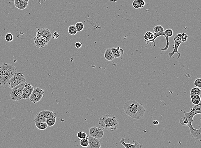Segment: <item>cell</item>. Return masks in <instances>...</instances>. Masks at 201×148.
Listing matches in <instances>:
<instances>
[{"label": "cell", "instance_id": "obj_1", "mask_svg": "<svg viewBox=\"0 0 201 148\" xmlns=\"http://www.w3.org/2000/svg\"><path fill=\"white\" fill-rule=\"evenodd\" d=\"M124 112L132 118L139 120L144 116L146 110L142 105L136 100H130L124 104Z\"/></svg>", "mask_w": 201, "mask_h": 148}, {"label": "cell", "instance_id": "obj_2", "mask_svg": "<svg viewBox=\"0 0 201 148\" xmlns=\"http://www.w3.org/2000/svg\"><path fill=\"white\" fill-rule=\"evenodd\" d=\"M98 124L102 129L114 131L116 130L119 127V122L114 115L107 114L99 118Z\"/></svg>", "mask_w": 201, "mask_h": 148}, {"label": "cell", "instance_id": "obj_3", "mask_svg": "<svg viewBox=\"0 0 201 148\" xmlns=\"http://www.w3.org/2000/svg\"><path fill=\"white\" fill-rule=\"evenodd\" d=\"M4 65L5 66L2 75L1 86H4L17 71L16 68L11 64L5 63Z\"/></svg>", "mask_w": 201, "mask_h": 148}, {"label": "cell", "instance_id": "obj_4", "mask_svg": "<svg viewBox=\"0 0 201 148\" xmlns=\"http://www.w3.org/2000/svg\"><path fill=\"white\" fill-rule=\"evenodd\" d=\"M26 79L22 73H15L14 75L12 76V77L8 81V87L10 89L13 88L18 85L22 83L26 82Z\"/></svg>", "mask_w": 201, "mask_h": 148}, {"label": "cell", "instance_id": "obj_5", "mask_svg": "<svg viewBox=\"0 0 201 148\" xmlns=\"http://www.w3.org/2000/svg\"><path fill=\"white\" fill-rule=\"evenodd\" d=\"M26 82L22 83L11 89L10 91V97L11 99L13 101H18L22 99V94L23 90L25 84L26 83Z\"/></svg>", "mask_w": 201, "mask_h": 148}, {"label": "cell", "instance_id": "obj_6", "mask_svg": "<svg viewBox=\"0 0 201 148\" xmlns=\"http://www.w3.org/2000/svg\"><path fill=\"white\" fill-rule=\"evenodd\" d=\"M44 95L45 92L44 90L39 87L35 88L30 96V100L34 104H36L44 97Z\"/></svg>", "mask_w": 201, "mask_h": 148}, {"label": "cell", "instance_id": "obj_7", "mask_svg": "<svg viewBox=\"0 0 201 148\" xmlns=\"http://www.w3.org/2000/svg\"><path fill=\"white\" fill-rule=\"evenodd\" d=\"M184 115L188 119V123L192 124L193 121V117L196 114H201V105L199 104L195 105L190 109V111L189 112L184 111Z\"/></svg>", "mask_w": 201, "mask_h": 148}, {"label": "cell", "instance_id": "obj_8", "mask_svg": "<svg viewBox=\"0 0 201 148\" xmlns=\"http://www.w3.org/2000/svg\"><path fill=\"white\" fill-rule=\"evenodd\" d=\"M103 129L100 127H91L89 130V134L90 136L95 138L100 139L102 138L103 135H104V131Z\"/></svg>", "mask_w": 201, "mask_h": 148}, {"label": "cell", "instance_id": "obj_9", "mask_svg": "<svg viewBox=\"0 0 201 148\" xmlns=\"http://www.w3.org/2000/svg\"><path fill=\"white\" fill-rule=\"evenodd\" d=\"M36 35H37V37H45L49 41L52 39V33L48 29L45 28L37 29L36 31Z\"/></svg>", "mask_w": 201, "mask_h": 148}, {"label": "cell", "instance_id": "obj_10", "mask_svg": "<svg viewBox=\"0 0 201 148\" xmlns=\"http://www.w3.org/2000/svg\"><path fill=\"white\" fill-rule=\"evenodd\" d=\"M187 126L189 127L190 134L192 138L195 139L199 140L200 141H201V128L199 129H196L193 128L192 126V124L188 123Z\"/></svg>", "mask_w": 201, "mask_h": 148}, {"label": "cell", "instance_id": "obj_11", "mask_svg": "<svg viewBox=\"0 0 201 148\" xmlns=\"http://www.w3.org/2000/svg\"><path fill=\"white\" fill-rule=\"evenodd\" d=\"M34 42L38 48H42L47 45L49 41L45 37L36 36L34 39Z\"/></svg>", "mask_w": 201, "mask_h": 148}, {"label": "cell", "instance_id": "obj_12", "mask_svg": "<svg viewBox=\"0 0 201 148\" xmlns=\"http://www.w3.org/2000/svg\"><path fill=\"white\" fill-rule=\"evenodd\" d=\"M34 88L33 86L31 85L29 83H26L25 84L23 90L22 94V98L23 99L29 98Z\"/></svg>", "mask_w": 201, "mask_h": 148}, {"label": "cell", "instance_id": "obj_13", "mask_svg": "<svg viewBox=\"0 0 201 148\" xmlns=\"http://www.w3.org/2000/svg\"><path fill=\"white\" fill-rule=\"evenodd\" d=\"M89 145L88 148H100L101 147V143L98 139L95 138L92 136H88Z\"/></svg>", "mask_w": 201, "mask_h": 148}, {"label": "cell", "instance_id": "obj_14", "mask_svg": "<svg viewBox=\"0 0 201 148\" xmlns=\"http://www.w3.org/2000/svg\"><path fill=\"white\" fill-rule=\"evenodd\" d=\"M126 139L124 138H122L121 140H120V143L122 144V145L124 146V147L126 148H141L143 147L144 146V145L140 143L137 141L133 140L135 143L134 144H132L131 143H127L124 142V141L126 140Z\"/></svg>", "mask_w": 201, "mask_h": 148}, {"label": "cell", "instance_id": "obj_15", "mask_svg": "<svg viewBox=\"0 0 201 148\" xmlns=\"http://www.w3.org/2000/svg\"><path fill=\"white\" fill-rule=\"evenodd\" d=\"M174 47L173 50V52H172L169 53V57L171 58L173 56V55L174 54L176 53L178 54V57H177V59H178L180 57V56H181V54H180V53L178 51V49H179V46H180V45L181 44V41H179V40H177V39H175V38L174 39Z\"/></svg>", "mask_w": 201, "mask_h": 148}, {"label": "cell", "instance_id": "obj_16", "mask_svg": "<svg viewBox=\"0 0 201 148\" xmlns=\"http://www.w3.org/2000/svg\"><path fill=\"white\" fill-rule=\"evenodd\" d=\"M154 39H152V40H151L149 41V43L151 42H153L154 44V47L156 46V43H155V39H156V38L159 37V36H163L165 37L166 39V45L165 47L161 49V50L162 51H166L168 49L169 47V39L168 38H167L166 37L165 35L164 34V32L163 33H162V34H157V33H154Z\"/></svg>", "mask_w": 201, "mask_h": 148}, {"label": "cell", "instance_id": "obj_17", "mask_svg": "<svg viewBox=\"0 0 201 148\" xmlns=\"http://www.w3.org/2000/svg\"><path fill=\"white\" fill-rule=\"evenodd\" d=\"M14 5L18 9L23 10L28 8V2H24L22 0H14Z\"/></svg>", "mask_w": 201, "mask_h": 148}, {"label": "cell", "instance_id": "obj_18", "mask_svg": "<svg viewBox=\"0 0 201 148\" xmlns=\"http://www.w3.org/2000/svg\"><path fill=\"white\" fill-rule=\"evenodd\" d=\"M111 49L112 53L113 54L115 58H118L120 57L122 55L124 54V51L123 49L120 48L119 47H112L111 48Z\"/></svg>", "mask_w": 201, "mask_h": 148}, {"label": "cell", "instance_id": "obj_19", "mask_svg": "<svg viewBox=\"0 0 201 148\" xmlns=\"http://www.w3.org/2000/svg\"><path fill=\"white\" fill-rule=\"evenodd\" d=\"M38 113L41 114V115L43 116L46 119L49 118L51 117H56V114L53 111H42L39 112Z\"/></svg>", "mask_w": 201, "mask_h": 148}, {"label": "cell", "instance_id": "obj_20", "mask_svg": "<svg viewBox=\"0 0 201 148\" xmlns=\"http://www.w3.org/2000/svg\"><path fill=\"white\" fill-rule=\"evenodd\" d=\"M104 57L107 60L112 61L114 60L115 57L111 49H107L105 52Z\"/></svg>", "mask_w": 201, "mask_h": 148}, {"label": "cell", "instance_id": "obj_21", "mask_svg": "<svg viewBox=\"0 0 201 148\" xmlns=\"http://www.w3.org/2000/svg\"><path fill=\"white\" fill-rule=\"evenodd\" d=\"M188 36L186 34L184 33L177 34L175 37V39L181 41V43L185 42L188 39Z\"/></svg>", "mask_w": 201, "mask_h": 148}, {"label": "cell", "instance_id": "obj_22", "mask_svg": "<svg viewBox=\"0 0 201 148\" xmlns=\"http://www.w3.org/2000/svg\"><path fill=\"white\" fill-rule=\"evenodd\" d=\"M144 39L146 44H149V41L152 40L154 38V33L152 32H147L144 35Z\"/></svg>", "mask_w": 201, "mask_h": 148}, {"label": "cell", "instance_id": "obj_23", "mask_svg": "<svg viewBox=\"0 0 201 148\" xmlns=\"http://www.w3.org/2000/svg\"><path fill=\"white\" fill-rule=\"evenodd\" d=\"M35 126L37 129L40 130H45L47 129L48 126L45 122H39L35 121Z\"/></svg>", "mask_w": 201, "mask_h": 148}, {"label": "cell", "instance_id": "obj_24", "mask_svg": "<svg viewBox=\"0 0 201 148\" xmlns=\"http://www.w3.org/2000/svg\"><path fill=\"white\" fill-rule=\"evenodd\" d=\"M56 121V117H52L46 119V124H47L48 126L52 127L55 125Z\"/></svg>", "mask_w": 201, "mask_h": 148}, {"label": "cell", "instance_id": "obj_25", "mask_svg": "<svg viewBox=\"0 0 201 148\" xmlns=\"http://www.w3.org/2000/svg\"><path fill=\"white\" fill-rule=\"evenodd\" d=\"M46 119L41 114L37 113L35 116V121L39 122H46Z\"/></svg>", "mask_w": 201, "mask_h": 148}, {"label": "cell", "instance_id": "obj_26", "mask_svg": "<svg viewBox=\"0 0 201 148\" xmlns=\"http://www.w3.org/2000/svg\"><path fill=\"white\" fill-rule=\"evenodd\" d=\"M68 33L72 36H74L77 33V31L76 30L75 26L71 25L68 27Z\"/></svg>", "mask_w": 201, "mask_h": 148}, {"label": "cell", "instance_id": "obj_27", "mask_svg": "<svg viewBox=\"0 0 201 148\" xmlns=\"http://www.w3.org/2000/svg\"><path fill=\"white\" fill-rule=\"evenodd\" d=\"M80 144L83 147L88 148L89 145V140L87 138L83 139L80 140Z\"/></svg>", "mask_w": 201, "mask_h": 148}, {"label": "cell", "instance_id": "obj_28", "mask_svg": "<svg viewBox=\"0 0 201 148\" xmlns=\"http://www.w3.org/2000/svg\"><path fill=\"white\" fill-rule=\"evenodd\" d=\"M190 94H194V95H198L200 96L201 94V90L199 88L196 87L190 90Z\"/></svg>", "mask_w": 201, "mask_h": 148}, {"label": "cell", "instance_id": "obj_29", "mask_svg": "<svg viewBox=\"0 0 201 148\" xmlns=\"http://www.w3.org/2000/svg\"><path fill=\"white\" fill-rule=\"evenodd\" d=\"M173 31L171 29H168L164 31V34L167 38L173 37Z\"/></svg>", "mask_w": 201, "mask_h": 148}, {"label": "cell", "instance_id": "obj_30", "mask_svg": "<svg viewBox=\"0 0 201 148\" xmlns=\"http://www.w3.org/2000/svg\"><path fill=\"white\" fill-rule=\"evenodd\" d=\"M75 27H76L77 31L80 32L81 31H82L84 29V25L83 24L82 22H78L75 24Z\"/></svg>", "mask_w": 201, "mask_h": 148}, {"label": "cell", "instance_id": "obj_31", "mask_svg": "<svg viewBox=\"0 0 201 148\" xmlns=\"http://www.w3.org/2000/svg\"><path fill=\"white\" fill-rule=\"evenodd\" d=\"M179 123L181 124L182 126H186L188 124V119L186 117H182L179 120Z\"/></svg>", "mask_w": 201, "mask_h": 148}, {"label": "cell", "instance_id": "obj_32", "mask_svg": "<svg viewBox=\"0 0 201 148\" xmlns=\"http://www.w3.org/2000/svg\"><path fill=\"white\" fill-rule=\"evenodd\" d=\"M77 136L79 139V140L87 138L88 137L86 134L85 133V132H82V131H79L77 133Z\"/></svg>", "mask_w": 201, "mask_h": 148}, {"label": "cell", "instance_id": "obj_33", "mask_svg": "<svg viewBox=\"0 0 201 148\" xmlns=\"http://www.w3.org/2000/svg\"><path fill=\"white\" fill-rule=\"evenodd\" d=\"M13 39H14V37H13V35L10 33L7 34L5 36V40L8 42H11L13 41Z\"/></svg>", "mask_w": 201, "mask_h": 148}, {"label": "cell", "instance_id": "obj_34", "mask_svg": "<svg viewBox=\"0 0 201 148\" xmlns=\"http://www.w3.org/2000/svg\"><path fill=\"white\" fill-rule=\"evenodd\" d=\"M194 85L196 86L197 87H201V79L200 78H198L196 79L194 82Z\"/></svg>", "mask_w": 201, "mask_h": 148}, {"label": "cell", "instance_id": "obj_35", "mask_svg": "<svg viewBox=\"0 0 201 148\" xmlns=\"http://www.w3.org/2000/svg\"><path fill=\"white\" fill-rule=\"evenodd\" d=\"M4 64L0 65V86H1V82H2V73L3 70H4Z\"/></svg>", "mask_w": 201, "mask_h": 148}, {"label": "cell", "instance_id": "obj_36", "mask_svg": "<svg viewBox=\"0 0 201 148\" xmlns=\"http://www.w3.org/2000/svg\"><path fill=\"white\" fill-rule=\"evenodd\" d=\"M137 2L141 8H143L146 5V2L144 0H137Z\"/></svg>", "mask_w": 201, "mask_h": 148}, {"label": "cell", "instance_id": "obj_37", "mask_svg": "<svg viewBox=\"0 0 201 148\" xmlns=\"http://www.w3.org/2000/svg\"><path fill=\"white\" fill-rule=\"evenodd\" d=\"M190 98L191 99H198L201 100V97L199 95H194V94H190Z\"/></svg>", "mask_w": 201, "mask_h": 148}, {"label": "cell", "instance_id": "obj_38", "mask_svg": "<svg viewBox=\"0 0 201 148\" xmlns=\"http://www.w3.org/2000/svg\"><path fill=\"white\" fill-rule=\"evenodd\" d=\"M132 6L135 9H141L140 7L138 4L137 0H134L132 2Z\"/></svg>", "mask_w": 201, "mask_h": 148}, {"label": "cell", "instance_id": "obj_39", "mask_svg": "<svg viewBox=\"0 0 201 148\" xmlns=\"http://www.w3.org/2000/svg\"><path fill=\"white\" fill-rule=\"evenodd\" d=\"M192 102L193 104L194 105H196L200 103V102L201 100H198V99H191Z\"/></svg>", "mask_w": 201, "mask_h": 148}, {"label": "cell", "instance_id": "obj_40", "mask_svg": "<svg viewBox=\"0 0 201 148\" xmlns=\"http://www.w3.org/2000/svg\"><path fill=\"white\" fill-rule=\"evenodd\" d=\"M59 34H58L57 32H55L53 34L52 38L54 39H57L58 38H59Z\"/></svg>", "mask_w": 201, "mask_h": 148}, {"label": "cell", "instance_id": "obj_41", "mask_svg": "<svg viewBox=\"0 0 201 148\" xmlns=\"http://www.w3.org/2000/svg\"><path fill=\"white\" fill-rule=\"evenodd\" d=\"M75 47H76V48L79 49L82 47V43H81V42H77L75 43Z\"/></svg>", "mask_w": 201, "mask_h": 148}, {"label": "cell", "instance_id": "obj_42", "mask_svg": "<svg viewBox=\"0 0 201 148\" xmlns=\"http://www.w3.org/2000/svg\"><path fill=\"white\" fill-rule=\"evenodd\" d=\"M153 123L154 125H158V124H159V122L157 121H153Z\"/></svg>", "mask_w": 201, "mask_h": 148}, {"label": "cell", "instance_id": "obj_43", "mask_svg": "<svg viewBox=\"0 0 201 148\" xmlns=\"http://www.w3.org/2000/svg\"><path fill=\"white\" fill-rule=\"evenodd\" d=\"M22 1H24V2H28L29 0H22Z\"/></svg>", "mask_w": 201, "mask_h": 148}]
</instances>
